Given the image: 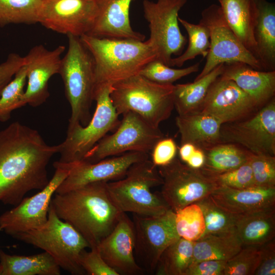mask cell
Masks as SVG:
<instances>
[{
    "label": "cell",
    "instance_id": "48",
    "mask_svg": "<svg viewBox=\"0 0 275 275\" xmlns=\"http://www.w3.org/2000/svg\"><path fill=\"white\" fill-rule=\"evenodd\" d=\"M196 148V146L190 143L181 144L179 149V155L180 160L185 163Z\"/></svg>",
    "mask_w": 275,
    "mask_h": 275
},
{
    "label": "cell",
    "instance_id": "23",
    "mask_svg": "<svg viewBox=\"0 0 275 275\" xmlns=\"http://www.w3.org/2000/svg\"><path fill=\"white\" fill-rule=\"evenodd\" d=\"M223 78L233 81L261 107L275 95V71H262L240 62L225 64Z\"/></svg>",
    "mask_w": 275,
    "mask_h": 275
},
{
    "label": "cell",
    "instance_id": "24",
    "mask_svg": "<svg viewBox=\"0 0 275 275\" xmlns=\"http://www.w3.org/2000/svg\"><path fill=\"white\" fill-rule=\"evenodd\" d=\"M175 122L180 134L181 145L190 143L206 151L222 143V124L211 115L199 111L178 115Z\"/></svg>",
    "mask_w": 275,
    "mask_h": 275
},
{
    "label": "cell",
    "instance_id": "25",
    "mask_svg": "<svg viewBox=\"0 0 275 275\" xmlns=\"http://www.w3.org/2000/svg\"><path fill=\"white\" fill-rule=\"evenodd\" d=\"M226 21L244 46L259 61L254 36L255 0H217Z\"/></svg>",
    "mask_w": 275,
    "mask_h": 275
},
{
    "label": "cell",
    "instance_id": "46",
    "mask_svg": "<svg viewBox=\"0 0 275 275\" xmlns=\"http://www.w3.org/2000/svg\"><path fill=\"white\" fill-rule=\"evenodd\" d=\"M261 258L255 275L275 274V243L273 240L260 246Z\"/></svg>",
    "mask_w": 275,
    "mask_h": 275
},
{
    "label": "cell",
    "instance_id": "38",
    "mask_svg": "<svg viewBox=\"0 0 275 275\" xmlns=\"http://www.w3.org/2000/svg\"><path fill=\"white\" fill-rule=\"evenodd\" d=\"M200 65V62H198L186 68L175 69L154 59L146 64L139 74L151 81L171 85L184 76L198 72Z\"/></svg>",
    "mask_w": 275,
    "mask_h": 275
},
{
    "label": "cell",
    "instance_id": "31",
    "mask_svg": "<svg viewBox=\"0 0 275 275\" xmlns=\"http://www.w3.org/2000/svg\"><path fill=\"white\" fill-rule=\"evenodd\" d=\"M204 151L205 161L202 168L214 175L240 167L250 161L253 154L231 143H220Z\"/></svg>",
    "mask_w": 275,
    "mask_h": 275
},
{
    "label": "cell",
    "instance_id": "33",
    "mask_svg": "<svg viewBox=\"0 0 275 275\" xmlns=\"http://www.w3.org/2000/svg\"><path fill=\"white\" fill-rule=\"evenodd\" d=\"M43 0H0V26L39 23Z\"/></svg>",
    "mask_w": 275,
    "mask_h": 275
},
{
    "label": "cell",
    "instance_id": "32",
    "mask_svg": "<svg viewBox=\"0 0 275 275\" xmlns=\"http://www.w3.org/2000/svg\"><path fill=\"white\" fill-rule=\"evenodd\" d=\"M180 237L162 253L154 272L157 275H184L194 258V245Z\"/></svg>",
    "mask_w": 275,
    "mask_h": 275
},
{
    "label": "cell",
    "instance_id": "7",
    "mask_svg": "<svg viewBox=\"0 0 275 275\" xmlns=\"http://www.w3.org/2000/svg\"><path fill=\"white\" fill-rule=\"evenodd\" d=\"M12 237L48 253L60 268L71 274H86L79 260L81 253L90 246L72 226L58 216L51 203L44 225Z\"/></svg>",
    "mask_w": 275,
    "mask_h": 275
},
{
    "label": "cell",
    "instance_id": "12",
    "mask_svg": "<svg viewBox=\"0 0 275 275\" xmlns=\"http://www.w3.org/2000/svg\"><path fill=\"white\" fill-rule=\"evenodd\" d=\"M200 22L210 33V47L205 64L195 80L211 71L220 64L243 63L264 71L260 62L244 46L227 24L219 5L212 4L201 13Z\"/></svg>",
    "mask_w": 275,
    "mask_h": 275
},
{
    "label": "cell",
    "instance_id": "14",
    "mask_svg": "<svg viewBox=\"0 0 275 275\" xmlns=\"http://www.w3.org/2000/svg\"><path fill=\"white\" fill-rule=\"evenodd\" d=\"M221 139L254 154L275 156V98L250 116L222 124Z\"/></svg>",
    "mask_w": 275,
    "mask_h": 275
},
{
    "label": "cell",
    "instance_id": "27",
    "mask_svg": "<svg viewBox=\"0 0 275 275\" xmlns=\"http://www.w3.org/2000/svg\"><path fill=\"white\" fill-rule=\"evenodd\" d=\"M235 231L243 246H260L273 240L275 235V207L238 215Z\"/></svg>",
    "mask_w": 275,
    "mask_h": 275
},
{
    "label": "cell",
    "instance_id": "39",
    "mask_svg": "<svg viewBox=\"0 0 275 275\" xmlns=\"http://www.w3.org/2000/svg\"><path fill=\"white\" fill-rule=\"evenodd\" d=\"M261 258L260 246H243L227 261L224 275H253L258 267Z\"/></svg>",
    "mask_w": 275,
    "mask_h": 275
},
{
    "label": "cell",
    "instance_id": "15",
    "mask_svg": "<svg viewBox=\"0 0 275 275\" xmlns=\"http://www.w3.org/2000/svg\"><path fill=\"white\" fill-rule=\"evenodd\" d=\"M133 214L134 254L145 269L153 272L163 251L180 238L175 227V212L170 209L155 216Z\"/></svg>",
    "mask_w": 275,
    "mask_h": 275
},
{
    "label": "cell",
    "instance_id": "30",
    "mask_svg": "<svg viewBox=\"0 0 275 275\" xmlns=\"http://www.w3.org/2000/svg\"><path fill=\"white\" fill-rule=\"evenodd\" d=\"M242 247L235 230L203 236L194 242L193 262L205 260L227 261Z\"/></svg>",
    "mask_w": 275,
    "mask_h": 275
},
{
    "label": "cell",
    "instance_id": "1",
    "mask_svg": "<svg viewBox=\"0 0 275 275\" xmlns=\"http://www.w3.org/2000/svg\"><path fill=\"white\" fill-rule=\"evenodd\" d=\"M59 149L18 121L0 130V202L15 206L28 192L45 187L47 165Z\"/></svg>",
    "mask_w": 275,
    "mask_h": 275
},
{
    "label": "cell",
    "instance_id": "22",
    "mask_svg": "<svg viewBox=\"0 0 275 275\" xmlns=\"http://www.w3.org/2000/svg\"><path fill=\"white\" fill-rule=\"evenodd\" d=\"M227 212L243 215L275 207V187L235 189L219 186L210 195Z\"/></svg>",
    "mask_w": 275,
    "mask_h": 275
},
{
    "label": "cell",
    "instance_id": "17",
    "mask_svg": "<svg viewBox=\"0 0 275 275\" xmlns=\"http://www.w3.org/2000/svg\"><path fill=\"white\" fill-rule=\"evenodd\" d=\"M148 158L147 153L128 152L94 163L84 160L71 162L69 174L56 193H65L91 183L121 179L133 164Z\"/></svg>",
    "mask_w": 275,
    "mask_h": 275
},
{
    "label": "cell",
    "instance_id": "4",
    "mask_svg": "<svg viewBox=\"0 0 275 275\" xmlns=\"http://www.w3.org/2000/svg\"><path fill=\"white\" fill-rule=\"evenodd\" d=\"M162 184L158 168L148 158L133 164L123 178L107 182V188L120 212L155 216L170 209L159 193L152 191Z\"/></svg>",
    "mask_w": 275,
    "mask_h": 275
},
{
    "label": "cell",
    "instance_id": "16",
    "mask_svg": "<svg viewBox=\"0 0 275 275\" xmlns=\"http://www.w3.org/2000/svg\"><path fill=\"white\" fill-rule=\"evenodd\" d=\"M95 0H43L39 23L62 34L81 37L92 29Z\"/></svg>",
    "mask_w": 275,
    "mask_h": 275
},
{
    "label": "cell",
    "instance_id": "18",
    "mask_svg": "<svg viewBox=\"0 0 275 275\" xmlns=\"http://www.w3.org/2000/svg\"><path fill=\"white\" fill-rule=\"evenodd\" d=\"M65 46L59 45L48 50L42 45L32 47L24 57L26 68V88L19 104V108L29 105L33 107L43 104L49 96L48 81L59 74L62 54Z\"/></svg>",
    "mask_w": 275,
    "mask_h": 275
},
{
    "label": "cell",
    "instance_id": "42",
    "mask_svg": "<svg viewBox=\"0 0 275 275\" xmlns=\"http://www.w3.org/2000/svg\"><path fill=\"white\" fill-rule=\"evenodd\" d=\"M90 251L85 250L80 257V264L86 273L89 275H119L104 260L96 246L90 248Z\"/></svg>",
    "mask_w": 275,
    "mask_h": 275
},
{
    "label": "cell",
    "instance_id": "29",
    "mask_svg": "<svg viewBox=\"0 0 275 275\" xmlns=\"http://www.w3.org/2000/svg\"><path fill=\"white\" fill-rule=\"evenodd\" d=\"M225 64H222L193 82L174 85V103L178 115L199 111L211 84L221 76Z\"/></svg>",
    "mask_w": 275,
    "mask_h": 275
},
{
    "label": "cell",
    "instance_id": "45",
    "mask_svg": "<svg viewBox=\"0 0 275 275\" xmlns=\"http://www.w3.org/2000/svg\"><path fill=\"white\" fill-rule=\"evenodd\" d=\"M24 63V57L12 53L8 55L4 62L0 64V96L4 88Z\"/></svg>",
    "mask_w": 275,
    "mask_h": 275
},
{
    "label": "cell",
    "instance_id": "34",
    "mask_svg": "<svg viewBox=\"0 0 275 275\" xmlns=\"http://www.w3.org/2000/svg\"><path fill=\"white\" fill-rule=\"evenodd\" d=\"M178 21L186 30L188 37V44L186 50L176 58H173L171 66L180 67L185 62L198 56L206 57L210 47L209 29L203 23L194 24L178 17Z\"/></svg>",
    "mask_w": 275,
    "mask_h": 275
},
{
    "label": "cell",
    "instance_id": "9",
    "mask_svg": "<svg viewBox=\"0 0 275 275\" xmlns=\"http://www.w3.org/2000/svg\"><path fill=\"white\" fill-rule=\"evenodd\" d=\"M157 168L162 179L159 193L174 212L210 196L219 186L213 174L191 168L176 157Z\"/></svg>",
    "mask_w": 275,
    "mask_h": 275
},
{
    "label": "cell",
    "instance_id": "20",
    "mask_svg": "<svg viewBox=\"0 0 275 275\" xmlns=\"http://www.w3.org/2000/svg\"><path fill=\"white\" fill-rule=\"evenodd\" d=\"M135 235L132 220L122 212L113 230L97 245L106 263L119 275L143 273L134 256Z\"/></svg>",
    "mask_w": 275,
    "mask_h": 275
},
{
    "label": "cell",
    "instance_id": "10",
    "mask_svg": "<svg viewBox=\"0 0 275 275\" xmlns=\"http://www.w3.org/2000/svg\"><path fill=\"white\" fill-rule=\"evenodd\" d=\"M187 0L143 1L144 16L148 23L147 41L154 50L156 59L171 66L172 56H180L186 43L178 24V14Z\"/></svg>",
    "mask_w": 275,
    "mask_h": 275
},
{
    "label": "cell",
    "instance_id": "49",
    "mask_svg": "<svg viewBox=\"0 0 275 275\" xmlns=\"http://www.w3.org/2000/svg\"><path fill=\"white\" fill-rule=\"evenodd\" d=\"M2 274V269H1V266H0V275Z\"/></svg>",
    "mask_w": 275,
    "mask_h": 275
},
{
    "label": "cell",
    "instance_id": "2",
    "mask_svg": "<svg viewBox=\"0 0 275 275\" xmlns=\"http://www.w3.org/2000/svg\"><path fill=\"white\" fill-rule=\"evenodd\" d=\"M56 194L51 205L58 216L80 233L90 248L97 246L113 230L122 213L113 203L106 182Z\"/></svg>",
    "mask_w": 275,
    "mask_h": 275
},
{
    "label": "cell",
    "instance_id": "8",
    "mask_svg": "<svg viewBox=\"0 0 275 275\" xmlns=\"http://www.w3.org/2000/svg\"><path fill=\"white\" fill-rule=\"evenodd\" d=\"M112 86L105 85L94 91L96 107L93 117L86 126L77 124L67 128L64 141L59 144V162L70 163L81 161L90 150L120 123L111 99Z\"/></svg>",
    "mask_w": 275,
    "mask_h": 275
},
{
    "label": "cell",
    "instance_id": "13",
    "mask_svg": "<svg viewBox=\"0 0 275 275\" xmlns=\"http://www.w3.org/2000/svg\"><path fill=\"white\" fill-rule=\"evenodd\" d=\"M53 165L54 173L45 187L31 197L23 198L14 208L0 215V232L13 236L46 223L52 196L71 168V163L57 161Z\"/></svg>",
    "mask_w": 275,
    "mask_h": 275
},
{
    "label": "cell",
    "instance_id": "19",
    "mask_svg": "<svg viewBox=\"0 0 275 275\" xmlns=\"http://www.w3.org/2000/svg\"><path fill=\"white\" fill-rule=\"evenodd\" d=\"M260 108L233 81L219 76L209 87L200 111L223 124L244 119Z\"/></svg>",
    "mask_w": 275,
    "mask_h": 275
},
{
    "label": "cell",
    "instance_id": "28",
    "mask_svg": "<svg viewBox=\"0 0 275 275\" xmlns=\"http://www.w3.org/2000/svg\"><path fill=\"white\" fill-rule=\"evenodd\" d=\"M1 275H60V267L48 253L10 255L0 249Z\"/></svg>",
    "mask_w": 275,
    "mask_h": 275
},
{
    "label": "cell",
    "instance_id": "37",
    "mask_svg": "<svg viewBox=\"0 0 275 275\" xmlns=\"http://www.w3.org/2000/svg\"><path fill=\"white\" fill-rule=\"evenodd\" d=\"M26 84V68L24 63L2 91L0 96V122L8 121L12 112L19 108Z\"/></svg>",
    "mask_w": 275,
    "mask_h": 275
},
{
    "label": "cell",
    "instance_id": "5",
    "mask_svg": "<svg viewBox=\"0 0 275 275\" xmlns=\"http://www.w3.org/2000/svg\"><path fill=\"white\" fill-rule=\"evenodd\" d=\"M68 50L62 58L59 74L71 107L68 128L77 124L87 125L91 119L90 109L94 90V63L80 37L68 35Z\"/></svg>",
    "mask_w": 275,
    "mask_h": 275
},
{
    "label": "cell",
    "instance_id": "35",
    "mask_svg": "<svg viewBox=\"0 0 275 275\" xmlns=\"http://www.w3.org/2000/svg\"><path fill=\"white\" fill-rule=\"evenodd\" d=\"M196 203L201 207L205 220V231L202 237L235 230L238 215L229 213L218 206L210 196Z\"/></svg>",
    "mask_w": 275,
    "mask_h": 275
},
{
    "label": "cell",
    "instance_id": "40",
    "mask_svg": "<svg viewBox=\"0 0 275 275\" xmlns=\"http://www.w3.org/2000/svg\"><path fill=\"white\" fill-rule=\"evenodd\" d=\"M249 162L256 186L275 187V156L252 154Z\"/></svg>",
    "mask_w": 275,
    "mask_h": 275
},
{
    "label": "cell",
    "instance_id": "26",
    "mask_svg": "<svg viewBox=\"0 0 275 275\" xmlns=\"http://www.w3.org/2000/svg\"><path fill=\"white\" fill-rule=\"evenodd\" d=\"M257 15L254 30L259 61L264 71H275V5L255 0Z\"/></svg>",
    "mask_w": 275,
    "mask_h": 275
},
{
    "label": "cell",
    "instance_id": "43",
    "mask_svg": "<svg viewBox=\"0 0 275 275\" xmlns=\"http://www.w3.org/2000/svg\"><path fill=\"white\" fill-rule=\"evenodd\" d=\"M177 152V146L171 138H163L158 141L151 151V161L157 167L171 162Z\"/></svg>",
    "mask_w": 275,
    "mask_h": 275
},
{
    "label": "cell",
    "instance_id": "41",
    "mask_svg": "<svg viewBox=\"0 0 275 275\" xmlns=\"http://www.w3.org/2000/svg\"><path fill=\"white\" fill-rule=\"evenodd\" d=\"M214 175L219 186L235 189L256 186L249 161L235 169Z\"/></svg>",
    "mask_w": 275,
    "mask_h": 275
},
{
    "label": "cell",
    "instance_id": "3",
    "mask_svg": "<svg viewBox=\"0 0 275 275\" xmlns=\"http://www.w3.org/2000/svg\"><path fill=\"white\" fill-rule=\"evenodd\" d=\"M80 39L94 60V90L105 85L113 86L139 74L146 64L156 58L147 41L88 35Z\"/></svg>",
    "mask_w": 275,
    "mask_h": 275
},
{
    "label": "cell",
    "instance_id": "44",
    "mask_svg": "<svg viewBox=\"0 0 275 275\" xmlns=\"http://www.w3.org/2000/svg\"><path fill=\"white\" fill-rule=\"evenodd\" d=\"M226 262L217 260L194 262L187 268L184 275H224Z\"/></svg>",
    "mask_w": 275,
    "mask_h": 275
},
{
    "label": "cell",
    "instance_id": "21",
    "mask_svg": "<svg viewBox=\"0 0 275 275\" xmlns=\"http://www.w3.org/2000/svg\"><path fill=\"white\" fill-rule=\"evenodd\" d=\"M133 0H95L97 13L93 26L87 34L98 38L144 41V35L130 24V7Z\"/></svg>",
    "mask_w": 275,
    "mask_h": 275
},
{
    "label": "cell",
    "instance_id": "6",
    "mask_svg": "<svg viewBox=\"0 0 275 275\" xmlns=\"http://www.w3.org/2000/svg\"><path fill=\"white\" fill-rule=\"evenodd\" d=\"M174 90L173 84H157L139 74L112 86L110 97L119 116L133 112L159 127L174 108Z\"/></svg>",
    "mask_w": 275,
    "mask_h": 275
},
{
    "label": "cell",
    "instance_id": "11",
    "mask_svg": "<svg viewBox=\"0 0 275 275\" xmlns=\"http://www.w3.org/2000/svg\"><path fill=\"white\" fill-rule=\"evenodd\" d=\"M122 116L116 131L102 138L82 160L94 163L128 152L148 154L157 142L164 138L159 127L152 126L138 114L129 111Z\"/></svg>",
    "mask_w": 275,
    "mask_h": 275
},
{
    "label": "cell",
    "instance_id": "47",
    "mask_svg": "<svg viewBox=\"0 0 275 275\" xmlns=\"http://www.w3.org/2000/svg\"><path fill=\"white\" fill-rule=\"evenodd\" d=\"M205 161V151L197 147L190 157L185 163L191 168L194 169H200L203 167Z\"/></svg>",
    "mask_w": 275,
    "mask_h": 275
},
{
    "label": "cell",
    "instance_id": "36",
    "mask_svg": "<svg viewBox=\"0 0 275 275\" xmlns=\"http://www.w3.org/2000/svg\"><path fill=\"white\" fill-rule=\"evenodd\" d=\"M175 212L176 229L180 237L196 241L202 237L205 223L203 212L198 204H190Z\"/></svg>",
    "mask_w": 275,
    "mask_h": 275
}]
</instances>
